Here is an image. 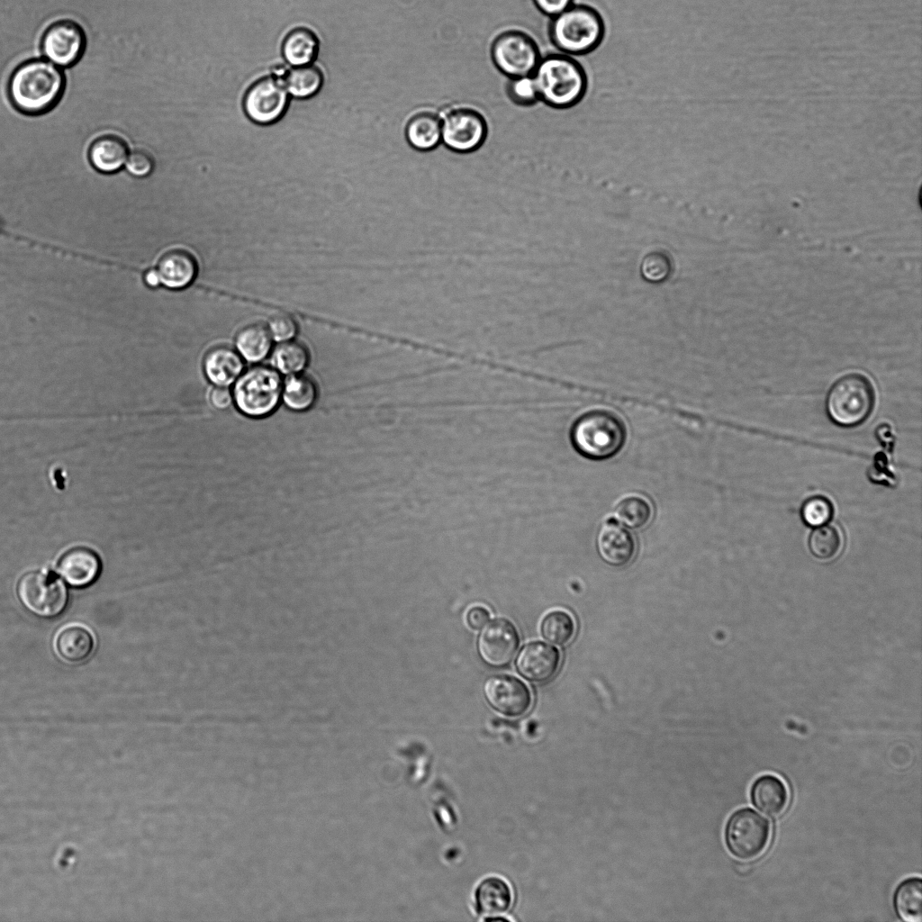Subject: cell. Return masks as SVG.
Wrapping results in <instances>:
<instances>
[{
  "instance_id": "obj_18",
  "label": "cell",
  "mask_w": 922,
  "mask_h": 922,
  "mask_svg": "<svg viewBox=\"0 0 922 922\" xmlns=\"http://www.w3.org/2000/svg\"><path fill=\"white\" fill-rule=\"evenodd\" d=\"M197 269L194 257L182 249L166 251L156 267L160 285L171 290L188 287L194 281Z\"/></svg>"
},
{
  "instance_id": "obj_5",
  "label": "cell",
  "mask_w": 922,
  "mask_h": 922,
  "mask_svg": "<svg viewBox=\"0 0 922 922\" xmlns=\"http://www.w3.org/2000/svg\"><path fill=\"white\" fill-rule=\"evenodd\" d=\"M875 392L870 379L859 373L839 377L827 391L825 410L829 420L840 428H854L871 415Z\"/></svg>"
},
{
  "instance_id": "obj_8",
  "label": "cell",
  "mask_w": 922,
  "mask_h": 922,
  "mask_svg": "<svg viewBox=\"0 0 922 922\" xmlns=\"http://www.w3.org/2000/svg\"><path fill=\"white\" fill-rule=\"evenodd\" d=\"M490 51L496 68L509 78L532 76L541 59L535 40L518 30L498 34Z\"/></svg>"
},
{
  "instance_id": "obj_37",
  "label": "cell",
  "mask_w": 922,
  "mask_h": 922,
  "mask_svg": "<svg viewBox=\"0 0 922 922\" xmlns=\"http://www.w3.org/2000/svg\"><path fill=\"white\" fill-rule=\"evenodd\" d=\"M267 330L272 339L281 343L294 338L297 333V325L291 317L278 314L270 319Z\"/></svg>"
},
{
  "instance_id": "obj_9",
  "label": "cell",
  "mask_w": 922,
  "mask_h": 922,
  "mask_svg": "<svg viewBox=\"0 0 922 922\" xmlns=\"http://www.w3.org/2000/svg\"><path fill=\"white\" fill-rule=\"evenodd\" d=\"M16 592L22 604L41 618H54L61 614L68 599L64 583L58 577L41 571H31L22 575Z\"/></svg>"
},
{
  "instance_id": "obj_17",
  "label": "cell",
  "mask_w": 922,
  "mask_h": 922,
  "mask_svg": "<svg viewBox=\"0 0 922 922\" xmlns=\"http://www.w3.org/2000/svg\"><path fill=\"white\" fill-rule=\"evenodd\" d=\"M597 547L605 563L621 567L633 559L637 545L633 535L628 529L610 520L603 523L598 533Z\"/></svg>"
},
{
  "instance_id": "obj_38",
  "label": "cell",
  "mask_w": 922,
  "mask_h": 922,
  "mask_svg": "<svg viewBox=\"0 0 922 922\" xmlns=\"http://www.w3.org/2000/svg\"><path fill=\"white\" fill-rule=\"evenodd\" d=\"M538 9L551 18L573 5V0H533Z\"/></svg>"
},
{
  "instance_id": "obj_14",
  "label": "cell",
  "mask_w": 922,
  "mask_h": 922,
  "mask_svg": "<svg viewBox=\"0 0 922 922\" xmlns=\"http://www.w3.org/2000/svg\"><path fill=\"white\" fill-rule=\"evenodd\" d=\"M484 694L493 709L507 717L522 716L532 704L529 688L513 675L496 674L489 677L484 684Z\"/></svg>"
},
{
  "instance_id": "obj_2",
  "label": "cell",
  "mask_w": 922,
  "mask_h": 922,
  "mask_svg": "<svg viewBox=\"0 0 922 922\" xmlns=\"http://www.w3.org/2000/svg\"><path fill=\"white\" fill-rule=\"evenodd\" d=\"M532 77L539 101L556 110L575 106L588 89L583 67L574 57L561 52L541 57Z\"/></svg>"
},
{
  "instance_id": "obj_20",
  "label": "cell",
  "mask_w": 922,
  "mask_h": 922,
  "mask_svg": "<svg viewBox=\"0 0 922 922\" xmlns=\"http://www.w3.org/2000/svg\"><path fill=\"white\" fill-rule=\"evenodd\" d=\"M243 358L228 347L210 350L203 360V371L208 381L218 387H229L241 375Z\"/></svg>"
},
{
  "instance_id": "obj_24",
  "label": "cell",
  "mask_w": 922,
  "mask_h": 922,
  "mask_svg": "<svg viewBox=\"0 0 922 922\" xmlns=\"http://www.w3.org/2000/svg\"><path fill=\"white\" fill-rule=\"evenodd\" d=\"M475 899L479 914L495 917L506 912L511 908L512 892L504 880L489 877L476 888Z\"/></svg>"
},
{
  "instance_id": "obj_23",
  "label": "cell",
  "mask_w": 922,
  "mask_h": 922,
  "mask_svg": "<svg viewBox=\"0 0 922 922\" xmlns=\"http://www.w3.org/2000/svg\"><path fill=\"white\" fill-rule=\"evenodd\" d=\"M404 135L408 144L418 151H429L441 143L439 114L430 111L415 113L407 122Z\"/></svg>"
},
{
  "instance_id": "obj_15",
  "label": "cell",
  "mask_w": 922,
  "mask_h": 922,
  "mask_svg": "<svg viewBox=\"0 0 922 922\" xmlns=\"http://www.w3.org/2000/svg\"><path fill=\"white\" fill-rule=\"evenodd\" d=\"M560 664L561 654L558 648L541 641H533L524 646L516 661L519 673L525 679L537 683L551 680Z\"/></svg>"
},
{
  "instance_id": "obj_19",
  "label": "cell",
  "mask_w": 922,
  "mask_h": 922,
  "mask_svg": "<svg viewBox=\"0 0 922 922\" xmlns=\"http://www.w3.org/2000/svg\"><path fill=\"white\" fill-rule=\"evenodd\" d=\"M54 650L68 664H81L93 654L95 637L84 625L70 624L61 628L55 636Z\"/></svg>"
},
{
  "instance_id": "obj_1",
  "label": "cell",
  "mask_w": 922,
  "mask_h": 922,
  "mask_svg": "<svg viewBox=\"0 0 922 922\" xmlns=\"http://www.w3.org/2000/svg\"><path fill=\"white\" fill-rule=\"evenodd\" d=\"M65 87V74L59 67L46 59H32L13 71L7 92L12 104L20 113L41 115L59 103Z\"/></svg>"
},
{
  "instance_id": "obj_28",
  "label": "cell",
  "mask_w": 922,
  "mask_h": 922,
  "mask_svg": "<svg viewBox=\"0 0 922 922\" xmlns=\"http://www.w3.org/2000/svg\"><path fill=\"white\" fill-rule=\"evenodd\" d=\"M317 398V386L308 376L298 374L292 375L283 384L282 400L292 411H308L314 405Z\"/></svg>"
},
{
  "instance_id": "obj_32",
  "label": "cell",
  "mask_w": 922,
  "mask_h": 922,
  "mask_svg": "<svg viewBox=\"0 0 922 922\" xmlns=\"http://www.w3.org/2000/svg\"><path fill=\"white\" fill-rule=\"evenodd\" d=\"M576 630L574 618L562 610H555L544 616L540 623L542 637L557 646L568 644Z\"/></svg>"
},
{
  "instance_id": "obj_40",
  "label": "cell",
  "mask_w": 922,
  "mask_h": 922,
  "mask_svg": "<svg viewBox=\"0 0 922 922\" xmlns=\"http://www.w3.org/2000/svg\"><path fill=\"white\" fill-rule=\"evenodd\" d=\"M210 401L213 407L219 410L229 408L233 402V395L227 387L216 386L210 394Z\"/></svg>"
},
{
  "instance_id": "obj_12",
  "label": "cell",
  "mask_w": 922,
  "mask_h": 922,
  "mask_svg": "<svg viewBox=\"0 0 922 922\" xmlns=\"http://www.w3.org/2000/svg\"><path fill=\"white\" fill-rule=\"evenodd\" d=\"M288 95L283 80L274 77L262 78L247 91L243 100L245 113L258 124L273 123L285 113Z\"/></svg>"
},
{
  "instance_id": "obj_31",
  "label": "cell",
  "mask_w": 922,
  "mask_h": 922,
  "mask_svg": "<svg viewBox=\"0 0 922 922\" xmlns=\"http://www.w3.org/2000/svg\"><path fill=\"white\" fill-rule=\"evenodd\" d=\"M615 515L625 526L636 529H642L650 522L653 508L644 496L628 494L618 502Z\"/></svg>"
},
{
  "instance_id": "obj_33",
  "label": "cell",
  "mask_w": 922,
  "mask_h": 922,
  "mask_svg": "<svg viewBox=\"0 0 922 922\" xmlns=\"http://www.w3.org/2000/svg\"><path fill=\"white\" fill-rule=\"evenodd\" d=\"M841 536L832 525L817 527L809 535V548L811 554L821 560L834 557L841 547Z\"/></svg>"
},
{
  "instance_id": "obj_11",
  "label": "cell",
  "mask_w": 922,
  "mask_h": 922,
  "mask_svg": "<svg viewBox=\"0 0 922 922\" xmlns=\"http://www.w3.org/2000/svg\"><path fill=\"white\" fill-rule=\"evenodd\" d=\"M86 44L83 28L68 19L51 23L44 32L41 50L44 58L59 68H70L82 58Z\"/></svg>"
},
{
  "instance_id": "obj_4",
  "label": "cell",
  "mask_w": 922,
  "mask_h": 922,
  "mask_svg": "<svg viewBox=\"0 0 922 922\" xmlns=\"http://www.w3.org/2000/svg\"><path fill=\"white\" fill-rule=\"evenodd\" d=\"M606 32L600 13L586 5H572L551 18L548 36L559 52L583 56L594 51Z\"/></svg>"
},
{
  "instance_id": "obj_10",
  "label": "cell",
  "mask_w": 922,
  "mask_h": 922,
  "mask_svg": "<svg viewBox=\"0 0 922 922\" xmlns=\"http://www.w3.org/2000/svg\"><path fill=\"white\" fill-rule=\"evenodd\" d=\"M441 142L449 150L466 154L477 150L484 143L488 126L484 115L477 110L458 106L443 112Z\"/></svg>"
},
{
  "instance_id": "obj_35",
  "label": "cell",
  "mask_w": 922,
  "mask_h": 922,
  "mask_svg": "<svg viewBox=\"0 0 922 922\" xmlns=\"http://www.w3.org/2000/svg\"><path fill=\"white\" fill-rule=\"evenodd\" d=\"M506 92L510 100L517 105L531 106L539 101L532 76L510 78Z\"/></svg>"
},
{
  "instance_id": "obj_41",
  "label": "cell",
  "mask_w": 922,
  "mask_h": 922,
  "mask_svg": "<svg viewBox=\"0 0 922 922\" xmlns=\"http://www.w3.org/2000/svg\"><path fill=\"white\" fill-rule=\"evenodd\" d=\"M141 275L143 282L148 287L157 288L161 285L156 268L144 270Z\"/></svg>"
},
{
  "instance_id": "obj_25",
  "label": "cell",
  "mask_w": 922,
  "mask_h": 922,
  "mask_svg": "<svg viewBox=\"0 0 922 922\" xmlns=\"http://www.w3.org/2000/svg\"><path fill=\"white\" fill-rule=\"evenodd\" d=\"M893 908L899 919L906 922L922 920V881L910 877L899 883L893 894Z\"/></svg>"
},
{
  "instance_id": "obj_22",
  "label": "cell",
  "mask_w": 922,
  "mask_h": 922,
  "mask_svg": "<svg viewBox=\"0 0 922 922\" xmlns=\"http://www.w3.org/2000/svg\"><path fill=\"white\" fill-rule=\"evenodd\" d=\"M126 141L120 136L105 134L96 138L88 149L92 167L102 174H113L121 170L129 155Z\"/></svg>"
},
{
  "instance_id": "obj_21",
  "label": "cell",
  "mask_w": 922,
  "mask_h": 922,
  "mask_svg": "<svg viewBox=\"0 0 922 922\" xmlns=\"http://www.w3.org/2000/svg\"><path fill=\"white\" fill-rule=\"evenodd\" d=\"M752 804L769 817L782 814L789 803V791L784 782L773 774H763L750 789Z\"/></svg>"
},
{
  "instance_id": "obj_6",
  "label": "cell",
  "mask_w": 922,
  "mask_h": 922,
  "mask_svg": "<svg viewBox=\"0 0 922 922\" xmlns=\"http://www.w3.org/2000/svg\"><path fill=\"white\" fill-rule=\"evenodd\" d=\"M283 380L274 367L257 366L243 372L233 386L238 410L250 418L273 413L282 400Z\"/></svg>"
},
{
  "instance_id": "obj_39",
  "label": "cell",
  "mask_w": 922,
  "mask_h": 922,
  "mask_svg": "<svg viewBox=\"0 0 922 922\" xmlns=\"http://www.w3.org/2000/svg\"><path fill=\"white\" fill-rule=\"evenodd\" d=\"M489 611L482 606H475L471 608L466 614V622L473 629H480L484 628L489 621Z\"/></svg>"
},
{
  "instance_id": "obj_3",
  "label": "cell",
  "mask_w": 922,
  "mask_h": 922,
  "mask_svg": "<svg viewBox=\"0 0 922 922\" xmlns=\"http://www.w3.org/2000/svg\"><path fill=\"white\" fill-rule=\"evenodd\" d=\"M570 441L578 454L591 460L618 455L627 441V428L614 411L593 408L580 414L570 429Z\"/></svg>"
},
{
  "instance_id": "obj_16",
  "label": "cell",
  "mask_w": 922,
  "mask_h": 922,
  "mask_svg": "<svg viewBox=\"0 0 922 922\" xmlns=\"http://www.w3.org/2000/svg\"><path fill=\"white\" fill-rule=\"evenodd\" d=\"M57 570L67 583L82 588L92 584L98 578L102 563L91 548L76 547L61 556Z\"/></svg>"
},
{
  "instance_id": "obj_27",
  "label": "cell",
  "mask_w": 922,
  "mask_h": 922,
  "mask_svg": "<svg viewBox=\"0 0 922 922\" xmlns=\"http://www.w3.org/2000/svg\"><path fill=\"white\" fill-rule=\"evenodd\" d=\"M272 340L267 328L259 324H251L239 331L235 345L237 352L244 360L249 363H258L270 353Z\"/></svg>"
},
{
  "instance_id": "obj_34",
  "label": "cell",
  "mask_w": 922,
  "mask_h": 922,
  "mask_svg": "<svg viewBox=\"0 0 922 922\" xmlns=\"http://www.w3.org/2000/svg\"><path fill=\"white\" fill-rule=\"evenodd\" d=\"M834 514V506L831 501L823 495H813L809 497L801 505L800 517L802 521L809 527H819L830 521Z\"/></svg>"
},
{
  "instance_id": "obj_7",
  "label": "cell",
  "mask_w": 922,
  "mask_h": 922,
  "mask_svg": "<svg viewBox=\"0 0 922 922\" xmlns=\"http://www.w3.org/2000/svg\"><path fill=\"white\" fill-rule=\"evenodd\" d=\"M724 838L728 850L740 860H753L767 848L771 825L767 818L751 808L733 812L727 820Z\"/></svg>"
},
{
  "instance_id": "obj_42",
  "label": "cell",
  "mask_w": 922,
  "mask_h": 922,
  "mask_svg": "<svg viewBox=\"0 0 922 922\" xmlns=\"http://www.w3.org/2000/svg\"><path fill=\"white\" fill-rule=\"evenodd\" d=\"M272 72H273V76L272 77H276V78L281 79V80H284L285 77L287 74L286 67H285L284 65H280V64H278L276 67H274L273 69H272Z\"/></svg>"
},
{
  "instance_id": "obj_13",
  "label": "cell",
  "mask_w": 922,
  "mask_h": 922,
  "mask_svg": "<svg viewBox=\"0 0 922 922\" xmlns=\"http://www.w3.org/2000/svg\"><path fill=\"white\" fill-rule=\"evenodd\" d=\"M520 635L515 625L509 619L498 618L483 628L477 643V649L483 661L493 667L509 664L520 646Z\"/></svg>"
},
{
  "instance_id": "obj_30",
  "label": "cell",
  "mask_w": 922,
  "mask_h": 922,
  "mask_svg": "<svg viewBox=\"0 0 922 922\" xmlns=\"http://www.w3.org/2000/svg\"><path fill=\"white\" fill-rule=\"evenodd\" d=\"M273 367L284 375L299 374L309 363V352L301 343L289 340L279 343L271 356Z\"/></svg>"
},
{
  "instance_id": "obj_29",
  "label": "cell",
  "mask_w": 922,
  "mask_h": 922,
  "mask_svg": "<svg viewBox=\"0 0 922 922\" xmlns=\"http://www.w3.org/2000/svg\"><path fill=\"white\" fill-rule=\"evenodd\" d=\"M323 77L321 70L312 66L294 67L287 71L283 82L289 95L295 98H309L321 87Z\"/></svg>"
},
{
  "instance_id": "obj_36",
  "label": "cell",
  "mask_w": 922,
  "mask_h": 922,
  "mask_svg": "<svg viewBox=\"0 0 922 922\" xmlns=\"http://www.w3.org/2000/svg\"><path fill=\"white\" fill-rule=\"evenodd\" d=\"M154 165L155 162L150 153L141 149L129 152L124 164L128 173L139 178L149 176L154 169Z\"/></svg>"
},
{
  "instance_id": "obj_26",
  "label": "cell",
  "mask_w": 922,
  "mask_h": 922,
  "mask_svg": "<svg viewBox=\"0 0 922 922\" xmlns=\"http://www.w3.org/2000/svg\"><path fill=\"white\" fill-rule=\"evenodd\" d=\"M318 50L319 41L316 35L305 28H297L290 32L282 46L285 61L294 67L311 65Z\"/></svg>"
}]
</instances>
